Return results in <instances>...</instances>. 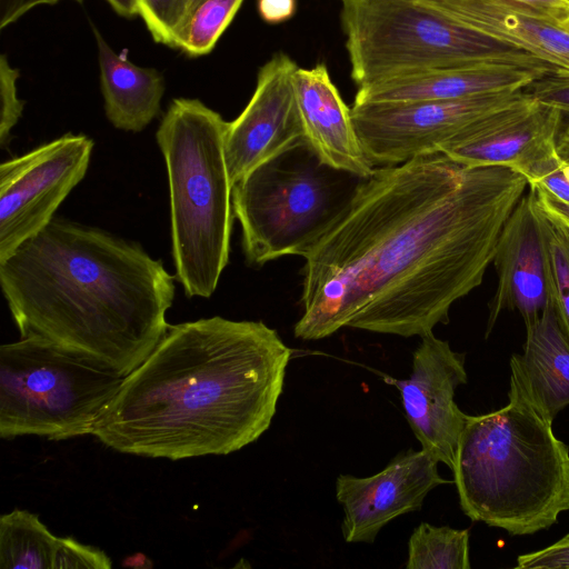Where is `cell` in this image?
Listing matches in <instances>:
<instances>
[{
	"label": "cell",
	"instance_id": "1",
	"mask_svg": "<svg viewBox=\"0 0 569 569\" xmlns=\"http://www.w3.org/2000/svg\"><path fill=\"white\" fill-rule=\"evenodd\" d=\"M528 189L508 168H467L442 152L375 167L303 257L293 333L355 328L405 338L448 323L481 284L509 214Z\"/></svg>",
	"mask_w": 569,
	"mask_h": 569
},
{
	"label": "cell",
	"instance_id": "25",
	"mask_svg": "<svg viewBox=\"0 0 569 569\" xmlns=\"http://www.w3.org/2000/svg\"><path fill=\"white\" fill-rule=\"evenodd\" d=\"M188 0H140V17L152 38L162 44L171 46Z\"/></svg>",
	"mask_w": 569,
	"mask_h": 569
},
{
	"label": "cell",
	"instance_id": "9",
	"mask_svg": "<svg viewBox=\"0 0 569 569\" xmlns=\"http://www.w3.org/2000/svg\"><path fill=\"white\" fill-rule=\"evenodd\" d=\"M523 94L525 89L456 100L353 103L351 118L369 161L393 166L440 152L472 123Z\"/></svg>",
	"mask_w": 569,
	"mask_h": 569
},
{
	"label": "cell",
	"instance_id": "31",
	"mask_svg": "<svg viewBox=\"0 0 569 569\" xmlns=\"http://www.w3.org/2000/svg\"><path fill=\"white\" fill-rule=\"evenodd\" d=\"M533 189L537 202L543 213L569 228V203L565 202L540 186H529Z\"/></svg>",
	"mask_w": 569,
	"mask_h": 569
},
{
	"label": "cell",
	"instance_id": "11",
	"mask_svg": "<svg viewBox=\"0 0 569 569\" xmlns=\"http://www.w3.org/2000/svg\"><path fill=\"white\" fill-rule=\"evenodd\" d=\"M562 122L557 109L525 91L515 102L465 129L440 152L467 168H508L529 184L559 156L557 140Z\"/></svg>",
	"mask_w": 569,
	"mask_h": 569
},
{
	"label": "cell",
	"instance_id": "8",
	"mask_svg": "<svg viewBox=\"0 0 569 569\" xmlns=\"http://www.w3.org/2000/svg\"><path fill=\"white\" fill-rule=\"evenodd\" d=\"M124 377L38 338L0 347V437L92 435Z\"/></svg>",
	"mask_w": 569,
	"mask_h": 569
},
{
	"label": "cell",
	"instance_id": "26",
	"mask_svg": "<svg viewBox=\"0 0 569 569\" xmlns=\"http://www.w3.org/2000/svg\"><path fill=\"white\" fill-rule=\"evenodd\" d=\"M19 70L13 68L6 54L0 58V144L11 139V130L22 116L24 100L18 97Z\"/></svg>",
	"mask_w": 569,
	"mask_h": 569
},
{
	"label": "cell",
	"instance_id": "6",
	"mask_svg": "<svg viewBox=\"0 0 569 569\" xmlns=\"http://www.w3.org/2000/svg\"><path fill=\"white\" fill-rule=\"evenodd\" d=\"M351 78L358 86L430 69L509 63L546 74L535 57L469 28L423 0H341Z\"/></svg>",
	"mask_w": 569,
	"mask_h": 569
},
{
	"label": "cell",
	"instance_id": "28",
	"mask_svg": "<svg viewBox=\"0 0 569 569\" xmlns=\"http://www.w3.org/2000/svg\"><path fill=\"white\" fill-rule=\"evenodd\" d=\"M539 103L557 109L569 121V74L549 73L525 88Z\"/></svg>",
	"mask_w": 569,
	"mask_h": 569
},
{
	"label": "cell",
	"instance_id": "19",
	"mask_svg": "<svg viewBox=\"0 0 569 569\" xmlns=\"http://www.w3.org/2000/svg\"><path fill=\"white\" fill-rule=\"evenodd\" d=\"M510 370V378L549 419L569 406V337L552 300L535 322L526 326L523 352L511 356Z\"/></svg>",
	"mask_w": 569,
	"mask_h": 569
},
{
	"label": "cell",
	"instance_id": "27",
	"mask_svg": "<svg viewBox=\"0 0 569 569\" xmlns=\"http://www.w3.org/2000/svg\"><path fill=\"white\" fill-rule=\"evenodd\" d=\"M111 566V559L101 549L71 537H58L52 569H109Z\"/></svg>",
	"mask_w": 569,
	"mask_h": 569
},
{
	"label": "cell",
	"instance_id": "10",
	"mask_svg": "<svg viewBox=\"0 0 569 569\" xmlns=\"http://www.w3.org/2000/svg\"><path fill=\"white\" fill-rule=\"evenodd\" d=\"M93 141L68 132L0 166V261L43 229L84 178Z\"/></svg>",
	"mask_w": 569,
	"mask_h": 569
},
{
	"label": "cell",
	"instance_id": "29",
	"mask_svg": "<svg viewBox=\"0 0 569 569\" xmlns=\"http://www.w3.org/2000/svg\"><path fill=\"white\" fill-rule=\"evenodd\" d=\"M517 569H569V533L555 543L518 556Z\"/></svg>",
	"mask_w": 569,
	"mask_h": 569
},
{
	"label": "cell",
	"instance_id": "36",
	"mask_svg": "<svg viewBox=\"0 0 569 569\" xmlns=\"http://www.w3.org/2000/svg\"><path fill=\"white\" fill-rule=\"evenodd\" d=\"M563 26L569 31V21L566 24H563Z\"/></svg>",
	"mask_w": 569,
	"mask_h": 569
},
{
	"label": "cell",
	"instance_id": "5",
	"mask_svg": "<svg viewBox=\"0 0 569 569\" xmlns=\"http://www.w3.org/2000/svg\"><path fill=\"white\" fill-rule=\"evenodd\" d=\"M227 127L200 100L178 98L156 133L168 176L176 277L189 298H210L229 262L234 213Z\"/></svg>",
	"mask_w": 569,
	"mask_h": 569
},
{
	"label": "cell",
	"instance_id": "20",
	"mask_svg": "<svg viewBox=\"0 0 569 569\" xmlns=\"http://www.w3.org/2000/svg\"><path fill=\"white\" fill-rule=\"evenodd\" d=\"M101 91L108 120L117 129L139 132L159 113L164 92L162 74L116 53L93 27Z\"/></svg>",
	"mask_w": 569,
	"mask_h": 569
},
{
	"label": "cell",
	"instance_id": "4",
	"mask_svg": "<svg viewBox=\"0 0 569 569\" xmlns=\"http://www.w3.org/2000/svg\"><path fill=\"white\" fill-rule=\"evenodd\" d=\"M508 398L498 410L467 417L451 471L468 518L526 536L569 510V447L512 378Z\"/></svg>",
	"mask_w": 569,
	"mask_h": 569
},
{
	"label": "cell",
	"instance_id": "13",
	"mask_svg": "<svg viewBox=\"0 0 569 569\" xmlns=\"http://www.w3.org/2000/svg\"><path fill=\"white\" fill-rule=\"evenodd\" d=\"M297 68L288 54L274 53L259 69L254 92L246 108L228 122L224 151L232 184L306 139L293 86Z\"/></svg>",
	"mask_w": 569,
	"mask_h": 569
},
{
	"label": "cell",
	"instance_id": "12",
	"mask_svg": "<svg viewBox=\"0 0 569 569\" xmlns=\"http://www.w3.org/2000/svg\"><path fill=\"white\" fill-rule=\"evenodd\" d=\"M420 338L410 377L386 381L398 388L407 421L421 449L452 469L468 417L455 401L456 389L467 383L465 355L453 351L432 331Z\"/></svg>",
	"mask_w": 569,
	"mask_h": 569
},
{
	"label": "cell",
	"instance_id": "15",
	"mask_svg": "<svg viewBox=\"0 0 569 569\" xmlns=\"http://www.w3.org/2000/svg\"><path fill=\"white\" fill-rule=\"evenodd\" d=\"M498 282L489 303L487 335L505 310H517L525 326L552 300L543 212L528 186L500 231L493 260Z\"/></svg>",
	"mask_w": 569,
	"mask_h": 569
},
{
	"label": "cell",
	"instance_id": "16",
	"mask_svg": "<svg viewBox=\"0 0 569 569\" xmlns=\"http://www.w3.org/2000/svg\"><path fill=\"white\" fill-rule=\"evenodd\" d=\"M460 23L569 74V31L551 17L515 0H423Z\"/></svg>",
	"mask_w": 569,
	"mask_h": 569
},
{
	"label": "cell",
	"instance_id": "18",
	"mask_svg": "<svg viewBox=\"0 0 569 569\" xmlns=\"http://www.w3.org/2000/svg\"><path fill=\"white\" fill-rule=\"evenodd\" d=\"M542 76L509 63L430 69L358 87L353 103L456 100L518 91Z\"/></svg>",
	"mask_w": 569,
	"mask_h": 569
},
{
	"label": "cell",
	"instance_id": "14",
	"mask_svg": "<svg viewBox=\"0 0 569 569\" xmlns=\"http://www.w3.org/2000/svg\"><path fill=\"white\" fill-rule=\"evenodd\" d=\"M438 463L428 451L409 449L373 476L339 475L336 498L343 511V539L372 543L391 520L420 510L432 489L448 483L440 476Z\"/></svg>",
	"mask_w": 569,
	"mask_h": 569
},
{
	"label": "cell",
	"instance_id": "37",
	"mask_svg": "<svg viewBox=\"0 0 569 569\" xmlns=\"http://www.w3.org/2000/svg\"><path fill=\"white\" fill-rule=\"evenodd\" d=\"M569 3V0H566Z\"/></svg>",
	"mask_w": 569,
	"mask_h": 569
},
{
	"label": "cell",
	"instance_id": "30",
	"mask_svg": "<svg viewBox=\"0 0 569 569\" xmlns=\"http://www.w3.org/2000/svg\"><path fill=\"white\" fill-rule=\"evenodd\" d=\"M59 1L61 0H0V28L4 29L36 7L54 4ZM74 1L82 2V0Z\"/></svg>",
	"mask_w": 569,
	"mask_h": 569
},
{
	"label": "cell",
	"instance_id": "23",
	"mask_svg": "<svg viewBox=\"0 0 569 569\" xmlns=\"http://www.w3.org/2000/svg\"><path fill=\"white\" fill-rule=\"evenodd\" d=\"M469 530L421 522L408 541L407 569H470Z\"/></svg>",
	"mask_w": 569,
	"mask_h": 569
},
{
	"label": "cell",
	"instance_id": "33",
	"mask_svg": "<svg viewBox=\"0 0 569 569\" xmlns=\"http://www.w3.org/2000/svg\"><path fill=\"white\" fill-rule=\"evenodd\" d=\"M110 6L123 17L140 14V0H107Z\"/></svg>",
	"mask_w": 569,
	"mask_h": 569
},
{
	"label": "cell",
	"instance_id": "7",
	"mask_svg": "<svg viewBox=\"0 0 569 569\" xmlns=\"http://www.w3.org/2000/svg\"><path fill=\"white\" fill-rule=\"evenodd\" d=\"M363 178L323 163L306 139L232 184L246 260L305 257L349 204Z\"/></svg>",
	"mask_w": 569,
	"mask_h": 569
},
{
	"label": "cell",
	"instance_id": "34",
	"mask_svg": "<svg viewBox=\"0 0 569 569\" xmlns=\"http://www.w3.org/2000/svg\"><path fill=\"white\" fill-rule=\"evenodd\" d=\"M557 149L561 159L569 163V123L560 130Z\"/></svg>",
	"mask_w": 569,
	"mask_h": 569
},
{
	"label": "cell",
	"instance_id": "24",
	"mask_svg": "<svg viewBox=\"0 0 569 569\" xmlns=\"http://www.w3.org/2000/svg\"><path fill=\"white\" fill-rule=\"evenodd\" d=\"M543 231L552 303L560 326L569 337V228L543 213Z\"/></svg>",
	"mask_w": 569,
	"mask_h": 569
},
{
	"label": "cell",
	"instance_id": "22",
	"mask_svg": "<svg viewBox=\"0 0 569 569\" xmlns=\"http://www.w3.org/2000/svg\"><path fill=\"white\" fill-rule=\"evenodd\" d=\"M243 0H188L171 46L192 57L209 53Z\"/></svg>",
	"mask_w": 569,
	"mask_h": 569
},
{
	"label": "cell",
	"instance_id": "32",
	"mask_svg": "<svg viewBox=\"0 0 569 569\" xmlns=\"http://www.w3.org/2000/svg\"><path fill=\"white\" fill-rule=\"evenodd\" d=\"M258 12L268 23H280L290 19L297 9L296 0H258Z\"/></svg>",
	"mask_w": 569,
	"mask_h": 569
},
{
	"label": "cell",
	"instance_id": "3",
	"mask_svg": "<svg viewBox=\"0 0 569 569\" xmlns=\"http://www.w3.org/2000/svg\"><path fill=\"white\" fill-rule=\"evenodd\" d=\"M21 338H38L126 377L170 325L174 277L136 242L53 219L0 261Z\"/></svg>",
	"mask_w": 569,
	"mask_h": 569
},
{
	"label": "cell",
	"instance_id": "21",
	"mask_svg": "<svg viewBox=\"0 0 569 569\" xmlns=\"http://www.w3.org/2000/svg\"><path fill=\"white\" fill-rule=\"evenodd\" d=\"M58 537L39 517L13 509L0 518L1 569H52Z\"/></svg>",
	"mask_w": 569,
	"mask_h": 569
},
{
	"label": "cell",
	"instance_id": "35",
	"mask_svg": "<svg viewBox=\"0 0 569 569\" xmlns=\"http://www.w3.org/2000/svg\"><path fill=\"white\" fill-rule=\"evenodd\" d=\"M122 566L133 568H150L152 567V561L143 553L138 552L123 559Z\"/></svg>",
	"mask_w": 569,
	"mask_h": 569
},
{
	"label": "cell",
	"instance_id": "17",
	"mask_svg": "<svg viewBox=\"0 0 569 569\" xmlns=\"http://www.w3.org/2000/svg\"><path fill=\"white\" fill-rule=\"evenodd\" d=\"M293 86L305 138L319 159L337 170L369 177L375 166L362 149L351 109L332 82L326 63L310 69L298 67Z\"/></svg>",
	"mask_w": 569,
	"mask_h": 569
},
{
	"label": "cell",
	"instance_id": "2",
	"mask_svg": "<svg viewBox=\"0 0 569 569\" xmlns=\"http://www.w3.org/2000/svg\"><path fill=\"white\" fill-rule=\"evenodd\" d=\"M292 350L262 321L169 326L94 423L116 451L181 460L229 455L270 427Z\"/></svg>",
	"mask_w": 569,
	"mask_h": 569
}]
</instances>
